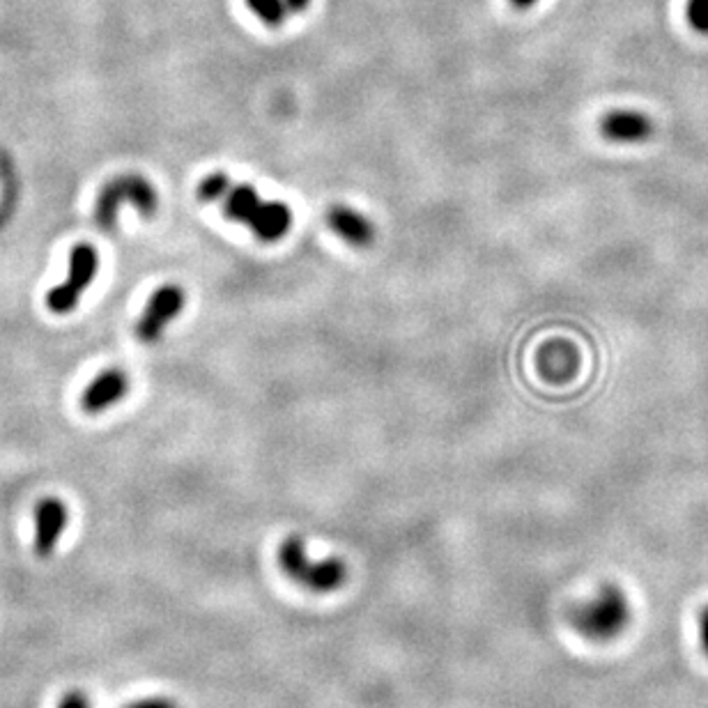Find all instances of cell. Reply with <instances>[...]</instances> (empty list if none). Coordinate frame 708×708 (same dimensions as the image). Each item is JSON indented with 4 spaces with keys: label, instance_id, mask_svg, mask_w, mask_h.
<instances>
[{
    "label": "cell",
    "instance_id": "cell-1",
    "mask_svg": "<svg viewBox=\"0 0 708 708\" xmlns=\"http://www.w3.org/2000/svg\"><path fill=\"white\" fill-rule=\"evenodd\" d=\"M633 607L619 584H600L589 598L568 610V623L589 642H612L628 628Z\"/></svg>",
    "mask_w": 708,
    "mask_h": 708
},
{
    "label": "cell",
    "instance_id": "cell-2",
    "mask_svg": "<svg viewBox=\"0 0 708 708\" xmlns=\"http://www.w3.org/2000/svg\"><path fill=\"white\" fill-rule=\"evenodd\" d=\"M223 217L242 223L260 242L274 244L288 235L292 212L281 200H263L251 184H233L219 198Z\"/></svg>",
    "mask_w": 708,
    "mask_h": 708
},
{
    "label": "cell",
    "instance_id": "cell-3",
    "mask_svg": "<svg viewBox=\"0 0 708 708\" xmlns=\"http://www.w3.org/2000/svg\"><path fill=\"white\" fill-rule=\"evenodd\" d=\"M276 561H279L281 571L297 587L318 596L334 594L350 577V568L341 557L311 559L309 550H306V541L297 534H290L279 543Z\"/></svg>",
    "mask_w": 708,
    "mask_h": 708
},
{
    "label": "cell",
    "instance_id": "cell-4",
    "mask_svg": "<svg viewBox=\"0 0 708 708\" xmlns=\"http://www.w3.org/2000/svg\"><path fill=\"white\" fill-rule=\"evenodd\" d=\"M122 203H132L141 217L150 219L157 214V189L143 175H118L106 182L95 203V221L106 233L115 228Z\"/></svg>",
    "mask_w": 708,
    "mask_h": 708
},
{
    "label": "cell",
    "instance_id": "cell-5",
    "mask_svg": "<svg viewBox=\"0 0 708 708\" xmlns=\"http://www.w3.org/2000/svg\"><path fill=\"white\" fill-rule=\"evenodd\" d=\"M99 269V253L92 244H76L69 253L67 281L46 295V309L56 315L72 313L81 302V295L95 279Z\"/></svg>",
    "mask_w": 708,
    "mask_h": 708
},
{
    "label": "cell",
    "instance_id": "cell-6",
    "mask_svg": "<svg viewBox=\"0 0 708 708\" xmlns=\"http://www.w3.org/2000/svg\"><path fill=\"white\" fill-rule=\"evenodd\" d=\"M184 309V290L180 286H161L150 295V302L136 322V336L141 343H157L168 322Z\"/></svg>",
    "mask_w": 708,
    "mask_h": 708
},
{
    "label": "cell",
    "instance_id": "cell-7",
    "mask_svg": "<svg viewBox=\"0 0 708 708\" xmlns=\"http://www.w3.org/2000/svg\"><path fill=\"white\" fill-rule=\"evenodd\" d=\"M69 513L63 499L44 497L35 506V554L49 559L67 527Z\"/></svg>",
    "mask_w": 708,
    "mask_h": 708
},
{
    "label": "cell",
    "instance_id": "cell-8",
    "mask_svg": "<svg viewBox=\"0 0 708 708\" xmlns=\"http://www.w3.org/2000/svg\"><path fill=\"white\" fill-rule=\"evenodd\" d=\"M129 391V377L120 368H106L92 380L81 396V407L88 414L106 412L111 405L120 403Z\"/></svg>",
    "mask_w": 708,
    "mask_h": 708
},
{
    "label": "cell",
    "instance_id": "cell-9",
    "mask_svg": "<svg viewBox=\"0 0 708 708\" xmlns=\"http://www.w3.org/2000/svg\"><path fill=\"white\" fill-rule=\"evenodd\" d=\"M600 134L614 143H640L653 134V122L637 111H612L600 122Z\"/></svg>",
    "mask_w": 708,
    "mask_h": 708
},
{
    "label": "cell",
    "instance_id": "cell-10",
    "mask_svg": "<svg viewBox=\"0 0 708 708\" xmlns=\"http://www.w3.org/2000/svg\"><path fill=\"white\" fill-rule=\"evenodd\" d=\"M327 226L332 228L338 237H343L350 246H357V249H366V246H371L375 240L373 223L368 221L364 214L352 210V207L334 205L332 210L327 212Z\"/></svg>",
    "mask_w": 708,
    "mask_h": 708
},
{
    "label": "cell",
    "instance_id": "cell-11",
    "mask_svg": "<svg viewBox=\"0 0 708 708\" xmlns=\"http://www.w3.org/2000/svg\"><path fill=\"white\" fill-rule=\"evenodd\" d=\"M246 5L269 28H281L286 23V0H246Z\"/></svg>",
    "mask_w": 708,
    "mask_h": 708
},
{
    "label": "cell",
    "instance_id": "cell-12",
    "mask_svg": "<svg viewBox=\"0 0 708 708\" xmlns=\"http://www.w3.org/2000/svg\"><path fill=\"white\" fill-rule=\"evenodd\" d=\"M230 187V177L223 173H212L207 175L203 182L198 184L196 196L198 200H203V203H219V198L226 194V189Z\"/></svg>",
    "mask_w": 708,
    "mask_h": 708
},
{
    "label": "cell",
    "instance_id": "cell-13",
    "mask_svg": "<svg viewBox=\"0 0 708 708\" xmlns=\"http://www.w3.org/2000/svg\"><path fill=\"white\" fill-rule=\"evenodd\" d=\"M688 23L697 33L708 35V0H688Z\"/></svg>",
    "mask_w": 708,
    "mask_h": 708
},
{
    "label": "cell",
    "instance_id": "cell-14",
    "mask_svg": "<svg viewBox=\"0 0 708 708\" xmlns=\"http://www.w3.org/2000/svg\"><path fill=\"white\" fill-rule=\"evenodd\" d=\"M125 708H180V704H177L173 697L155 695V697H141V699H136V702L127 704Z\"/></svg>",
    "mask_w": 708,
    "mask_h": 708
},
{
    "label": "cell",
    "instance_id": "cell-15",
    "mask_svg": "<svg viewBox=\"0 0 708 708\" xmlns=\"http://www.w3.org/2000/svg\"><path fill=\"white\" fill-rule=\"evenodd\" d=\"M56 708H90V699H88L86 692L72 690V692H67L63 699H60Z\"/></svg>",
    "mask_w": 708,
    "mask_h": 708
},
{
    "label": "cell",
    "instance_id": "cell-16",
    "mask_svg": "<svg viewBox=\"0 0 708 708\" xmlns=\"http://www.w3.org/2000/svg\"><path fill=\"white\" fill-rule=\"evenodd\" d=\"M699 642H702V649L708 656V605L699 612Z\"/></svg>",
    "mask_w": 708,
    "mask_h": 708
},
{
    "label": "cell",
    "instance_id": "cell-17",
    "mask_svg": "<svg viewBox=\"0 0 708 708\" xmlns=\"http://www.w3.org/2000/svg\"><path fill=\"white\" fill-rule=\"evenodd\" d=\"M309 3H311V0H286V5H288V10H292V12H306V10H309Z\"/></svg>",
    "mask_w": 708,
    "mask_h": 708
},
{
    "label": "cell",
    "instance_id": "cell-18",
    "mask_svg": "<svg viewBox=\"0 0 708 708\" xmlns=\"http://www.w3.org/2000/svg\"><path fill=\"white\" fill-rule=\"evenodd\" d=\"M513 7H518V10H529V7H534L538 0H511Z\"/></svg>",
    "mask_w": 708,
    "mask_h": 708
}]
</instances>
